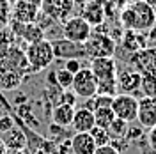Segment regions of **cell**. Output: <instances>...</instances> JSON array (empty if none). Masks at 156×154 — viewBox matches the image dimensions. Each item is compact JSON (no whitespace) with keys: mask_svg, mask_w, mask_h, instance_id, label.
I'll return each instance as SVG.
<instances>
[{"mask_svg":"<svg viewBox=\"0 0 156 154\" xmlns=\"http://www.w3.org/2000/svg\"><path fill=\"white\" fill-rule=\"evenodd\" d=\"M121 25L124 30L149 32L156 27V12L146 0H135L121 11Z\"/></svg>","mask_w":156,"mask_h":154,"instance_id":"cell-1","label":"cell"},{"mask_svg":"<svg viewBox=\"0 0 156 154\" xmlns=\"http://www.w3.org/2000/svg\"><path fill=\"white\" fill-rule=\"evenodd\" d=\"M90 71L98 80V94L115 96L117 94V62L114 57H101L90 60Z\"/></svg>","mask_w":156,"mask_h":154,"instance_id":"cell-2","label":"cell"},{"mask_svg":"<svg viewBox=\"0 0 156 154\" xmlns=\"http://www.w3.org/2000/svg\"><path fill=\"white\" fill-rule=\"evenodd\" d=\"M25 57H27V62H29L30 73H39V71L46 69L55 60L53 48H51V41L41 39V41H36V43L27 44Z\"/></svg>","mask_w":156,"mask_h":154,"instance_id":"cell-3","label":"cell"},{"mask_svg":"<svg viewBox=\"0 0 156 154\" xmlns=\"http://www.w3.org/2000/svg\"><path fill=\"white\" fill-rule=\"evenodd\" d=\"M87 50V57L101 58V57H114L117 53V43L107 32H96L92 30L90 37L83 43Z\"/></svg>","mask_w":156,"mask_h":154,"instance_id":"cell-4","label":"cell"},{"mask_svg":"<svg viewBox=\"0 0 156 154\" xmlns=\"http://www.w3.org/2000/svg\"><path fill=\"white\" fill-rule=\"evenodd\" d=\"M73 92L76 94V97H94L98 94V80L94 76V73L90 71V68H82L78 71L75 78H73Z\"/></svg>","mask_w":156,"mask_h":154,"instance_id":"cell-5","label":"cell"},{"mask_svg":"<svg viewBox=\"0 0 156 154\" xmlns=\"http://www.w3.org/2000/svg\"><path fill=\"white\" fill-rule=\"evenodd\" d=\"M112 110L117 119L133 122L136 121V114H138V99L133 94H115L112 99Z\"/></svg>","mask_w":156,"mask_h":154,"instance_id":"cell-6","label":"cell"},{"mask_svg":"<svg viewBox=\"0 0 156 154\" xmlns=\"http://www.w3.org/2000/svg\"><path fill=\"white\" fill-rule=\"evenodd\" d=\"M51 48L55 58L60 60H69V58H85L87 57V50L83 43H75L66 37H58L51 41ZM89 58V57H87Z\"/></svg>","mask_w":156,"mask_h":154,"instance_id":"cell-7","label":"cell"},{"mask_svg":"<svg viewBox=\"0 0 156 154\" xmlns=\"http://www.w3.org/2000/svg\"><path fill=\"white\" fill-rule=\"evenodd\" d=\"M92 34V27L89 25L82 16H71L64 21L62 27V37L75 41V43H85Z\"/></svg>","mask_w":156,"mask_h":154,"instance_id":"cell-8","label":"cell"},{"mask_svg":"<svg viewBox=\"0 0 156 154\" xmlns=\"http://www.w3.org/2000/svg\"><path fill=\"white\" fill-rule=\"evenodd\" d=\"M75 11V0H43L41 4V12L55 19L57 23H64L66 19L71 18Z\"/></svg>","mask_w":156,"mask_h":154,"instance_id":"cell-9","label":"cell"},{"mask_svg":"<svg viewBox=\"0 0 156 154\" xmlns=\"http://www.w3.org/2000/svg\"><path fill=\"white\" fill-rule=\"evenodd\" d=\"M9 29H11V32L16 36V39H21V41H25V43H29V44L44 39V32H43V29L39 27L37 23H20V21L11 19Z\"/></svg>","mask_w":156,"mask_h":154,"instance_id":"cell-10","label":"cell"},{"mask_svg":"<svg viewBox=\"0 0 156 154\" xmlns=\"http://www.w3.org/2000/svg\"><path fill=\"white\" fill-rule=\"evenodd\" d=\"M39 12H41V7L25 0H14L11 5V19L20 23H36Z\"/></svg>","mask_w":156,"mask_h":154,"instance_id":"cell-11","label":"cell"},{"mask_svg":"<svg viewBox=\"0 0 156 154\" xmlns=\"http://www.w3.org/2000/svg\"><path fill=\"white\" fill-rule=\"evenodd\" d=\"M136 121L140 122L142 128H154L156 126V97L144 96L138 99V114Z\"/></svg>","mask_w":156,"mask_h":154,"instance_id":"cell-12","label":"cell"},{"mask_svg":"<svg viewBox=\"0 0 156 154\" xmlns=\"http://www.w3.org/2000/svg\"><path fill=\"white\" fill-rule=\"evenodd\" d=\"M142 75L136 69H122L117 71V89L121 94H133L140 89Z\"/></svg>","mask_w":156,"mask_h":154,"instance_id":"cell-13","label":"cell"},{"mask_svg":"<svg viewBox=\"0 0 156 154\" xmlns=\"http://www.w3.org/2000/svg\"><path fill=\"white\" fill-rule=\"evenodd\" d=\"M82 18L85 19L90 27L103 25V21L107 18L105 4H103L101 0H87L85 7L82 9Z\"/></svg>","mask_w":156,"mask_h":154,"instance_id":"cell-14","label":"cell"},{"mask_svg":"<svg viewBox=\"0 0 156 154\" xmlns=\"http://www.w3.org/2000/svg\"><path fill=\"white\" fill-rule=\"evenodd\" d=\"M94 126H96L94 112H90L85 106H80L75 110V115L71 121V128L75 129V133H89Z\"/></svg>","mask_w":156,"mask_h":154,"instance_id":"cell-15","label":"cell"},{"mask_svg":"<svg viewBox=\"0 0 156 154\" xmlns=\"http://www.w3.org/2000/svg\"><path fill=\"white\" fill-rule=\"evenodd\" d=\"M69 142H71V154H94L98 149L90 133H75L69 138Z\"/></svg>","mask_w":156,"mask_h":154,"instance_id":"cell-16","label":"cell"},{"mask_svg":"<svg viewBox=\"0 0 156 154\" xmlns=\"http://www.w3.org/2000/svg\"><path fill=\"white\" fill-rule=\"evenodd\" d=\"M121 46L128 53H135L138 50L147 48V34L146 32H136V30H124Z\"/></svg>","mask_w":156,"mask_h":154,"instance_id":"cell-17","label":"cell"},{"mask_svg":"<svg viewBox=\"0 0 156 154\" xmlns=\"http://www.w3.org/2000/svg\"><path fill=\"white\" fill-rule=\"evenodd\" d=\"M73 115H75V106L57 103L51 108V122L57 126H62V128H71Z\"/></svg>","mask_w":156,"mask_h":154,"instance_id":"cell-18","label":"cell"},{"mask_svg":"<svg viewBox=\"0 0 156 154\" xmlns=\"http://www.w3.org/2000/svg\"><path fill=\"white\" fill-rule=\"evenodd\" d=\"M2 142L5 144V147H7L9 151L18 152V151H23V149H25L27 138H25V135H23V131H20L18 128H12V129H9L7 133L2 135Z\"/></svg>","mask_w":156,"mask_h":154,"instance_id":"cell-19","label":"cell"},{"mask_svg":"<svg viewBox=\"0 0 156 154\" xmlns=\"http://www.w3.org/2000/svg\"><path fill=\"white\" fill-rule=\"evenodd\" d=\"M114 119H115V114H114L112 106H99V108L94 110V121H96L98 128L108 129L110 124L114 122Z\"/></svg>","mask_w":156,"mask_h":154,"instance_id":"cell-20","label":"cell"},{"mask_svg":"<svg viewBox=\"0 0 156 154\" xmlns=\"http://www.w3.org/2000/svg\"><path fill=\"white\" fill-rule=\"evenodd\" d=\"M140 89L144 90V96L156 97V73H144Z\"/></svg>","mask_w":156,"mask_h":154,"instance_id":"cell-21","label":"cell"},{"mask_svg":"<svg viewBox=\"0 0 156 154\" xmlns=\"http://www.w3.org/2000/svg\"><path fill=\"white\" fill-rule=\"evenodd\" d=\"M73 78H75V75L73 73H69L68 69L60 68L55 71V82H57V87L60 89V90H68V89H71V85H73Z\"/></svg>","mask_w":156,"mask_h":154,"instance_id":"cell-22","label":"cell"},{"mask_svg":"<svg viewBox=\"0 0 156 154\" xmlns=\"http://www.w3.org/2000/svg\"><path fill=\"white\" fill-rule=\"evenodd\" d=\"M128 128H129V122L122 121V119H114V122L110 124L108 128V133L112 138H126V133H128Z\"/></svg>","mask_w":156,"mask_h":154,"instance_id":"cell-23","label":"cell"},{"mask_svg":"<svg viewBox=\"0 0 156 154\" xmlns=\"http://www.w3.org/2000/svg\"><path fill=\"white\" fill-rule=\"evenodd\" d=\"M89 133L92 135V138H94V142H96L98 147L110 144V140H112V136H110V133H108V129H105V128H98V126H94Z\"/></svg>","mask_w":156,"mask_h":154,"instance_id":"cell-24","label":"cell"},{"mask_svg":"<svg viewBox=\"0 0 156 154\" xmlns=\"http://www.w3.org/2000/svg\"><path fill=\"white\" fill-rule=\"evenodd\" d=\"M11 21V0H0V29H5Z\"/></svg>","mask_w":156,"mask_h":154,"instance_id":"cell-25","label":"cell"},{"mask_svg":"<svg viewBox=\"0 0 156 154\" xmlns=\"http://www.w3.org/2000/svg\"><path fill=\"white\" fill-rule=\"evenodd\" d=\"M58 103H64V105H69V106H75L76 105V94L75 92H71V90H62L60 92V96H58Z\"/></svg>","mask_w":156,"mask_h":154,"instance_id":"cell-26","label":"cell"},{"mask_svg":"<svg viewBox=\"0 0 156 154\" xmlns=\"http://www.w3.org/2000/svg\"><path fill=\"white\" fill-rule=\"evenodd\" d=\"M82 68H83V66H82V58H69V60H64V69H68L69 73H73V75H76Z\"/></svg>","mask_w":156,"mask_h":154,"instance_id":"cell-27","label":"cell"},{"mask_svg":"<svg viewBox=\"0 0 156 154\" xmlns=\"http://www.w3.org/2000/svg\"><path fill=\"white\" fill-rule=\"evenodd\" d=\"M14 128V119L11 115H2L0 117V135H4V133H7L9 129Z\"/></svg>","mask_w":156,"mask_h":154,"instance_id":"cell-28","label":"cell"},{"mask_svg":"<svg viewBox=\"0 0 156 154\" xmlns=\"http://www.w3.org/2000/svg\"><path fill=\"white\" fill-rule=\"evenodd\" d=\"M142 129H144L142 126H140V128H131V126H129V128H128V133H126V140L128 142L138 140V138L142 136Z\"/></svg>","mask_w":156,"mask_h":154,"instance_id":"cell-29","label":"cell"},{"mask_svg":"<svg viewBox=\"0 0 156 154\" xmlns=\"http://www.w3.org/2000/svg\"><path fill=\"white\" fill-rule=\"evenodd\" d=\"M147 145H149V149L153 152H156V126L151 128L149 133H147Z\"/></svg>","mask_w":156,"mask_h":154,"instance_id":"cell-30","label":"cell"},{"mask_svg":"<svg viewBox=\"0 0 156 154\" xmlns=\"http://www.w3.org/2000/svg\"><path fill=\"white\" fill-rule=\"evenodd\" d=\"M94 154H121V152L117 151L115 147H112L110 144H107V145H101V147H98Z\"/></svg>","mask_w":156,"mask_h":154,"instance_id":"cell-31","label":"cell"},{"mask_svg":"<svg viewBox=\"0 0 156 154\" xmlns=\"http://www.w3.org/2000/svg\"><path fill=\"white\" fill-rule=\"evenodd\" d=\"M147 48H156V27L147 32Z\"/></svg>","mask_w":156,"mask_h":154,"instance_id":"cell-32","label":"cell"},{"mask_svg":"<svg viewBox=\"0 0 156 154\" xmlns=\"http://www.w3.org/2000/svg\"><path fill=\"white\" fill-rule=\"evenodd\" d=\"M25 2H30V4H34L37 7H41V4H43V0H25Z\"/></svg>","mask_w":156,"mask_h":154,"instance_id":"cell-33","label":"cell"},{"mask_svg":"<svg viewBox=\"0 0 156 154\" xmlns=\"http://www.w3.org/2000/svg\"><path fill=\"white\" fill-rule=\"evenodd\" d=\"M146 2L151 5V7H153V9H154V12H156V0H146Z\"/></svg>","mask_w":156,"mask_h":154,"instance_id":"cell-34","label":"cell"},{"mask_svg":"<svg viewBox=\"0 0 156 154\" xmlns=\"http://www.w3.org/2000/svg\"><path fill=\"white\" fill-rule=\"evenodd\" d=\"M114 2H115V4H117V2H119V4H122V2H126V0H114Z\"/></svg>","mask_w":156,"mask_h":154,"instance_id":"cell-35","label":"cell"}]
</instances>
